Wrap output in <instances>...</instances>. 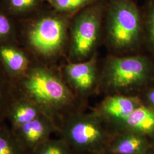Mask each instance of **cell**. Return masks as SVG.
<instances>
[{"mask_svg": "<svg viewBox=\"0 0 154 154\" xmlns=\"http://www.w3.org/2000/svg\"><path fill=\"white\" fill-rule=\"evenodd\" d=\"M21 86L23 97L37 105L54 122L58 131L67 116L78 111L74 109L77 97L72 88L60 77L46 70H34Z\"/></svg>", "mask_w": 154, "mask_h": 154, "instance_id": "cell-1", "label": "cell"}, {"mask_svg": "<svg viewBox=\"0 0 154 154\" xmlns=\"http://www.w3.org/2000/svg\"><path fill=\"white\" fill-rule=\"evenodd\" d=\"M154 83V61L142 55L110 57L100 79L109 95H139Z\"/></svg>", "mask_w": 154, "mask_h": 154, "instance_id": "cell-2", "label": "cell"}, {"mask_svg": "<svg viewBox=\"0 0 154 154\" xmlns=\"http://www.w3.org/2000/svg\"><path fill=\"white\" fill-rule=\"evenodd\" d=\"M58 133L74 153L89 154H105L113 136L94 111H78L67 116Z\"/></svg>", "mask_w": 154, "mask_h": 154, "instance_id": "cell-3", "label": "cell"}, {"mask_svg": "<svg viewBox=\"0 0 154 154\" xmlns=\"http://www.w3.org/2000/svg\"><path fill=\"white\" fill-rule=\"evenodd\" d=\"M106 16V37L112 49L132 50L144 41L143 15L132 0H111Z\"/></svg>", "mask_w": 154, "mask_h": 154, "instance_id": "cell-4", "label": "cell"}, {"mask_svg": "<svg viewBox=\"0 0 154 154\" xmlns=\"http://www.w3.org/2000/svg\"><path fill=\"white\" fill-rule=\"evenodd\" d=\"M103 5L95 2L82 9L72 28V53L79 61L86 60L93 51L99 40Z\"/></svg>", "mask_w": 154, "mask_h": 154, "instance_id": "cell-5", "label": "cell"}, {"mask_svg": "<svg viewBox=\"0 0 154 154\" xmlns=\"http://www.w3.org/2000/svg\"><path fill=\"white\" fill-rule=\"evenodd\" d=\"M65 22L57 17H47L37 22L29 34V41L39 53L54 55L62 48L66 39Z\"/></svg>", "mask_w": 154, "mask_h": 154, "instance_id": "cell-6", "label": "cell"}, {"mask_svg": "<svg viewBox=\"0 0 154 154\" xmlns=\"http://www.w3.org/2000/svg\"><path fill=\"white\" fill-rule=\"evenodd\" d=\"M142 103L139 95L110 94L94 111L111 132L115 127L124 121Z\"/></svg>", "mask_w": 154, "mask_h": 154, "instance_id": "cell-7", "label": "cell"}, {"mask_svg": "<svg viewBox=\"0 0 154 154\" xmlns=\"http://www.w3.org/2000/svg\"><path fill=\"white\" fill-rule=\"evenodd\" d=\"M65 72L68 85L77 98L88 97L100 86L95 55L88 60L69 64Z\"/></svg>", "mask_w": 154, "mask_h": 154, "instance_id": "cell-8", "label": "cell"}, {"mask_svg": "<svg viewBox=\"0 0 154 154\" xmlns=\"http://www.w3.org/2000/svg\"><path fill=\"white\" fill-rule=\"evenodd\" d=\"M13 131L22 149L26 154H31L58 129L49 118L42 115Z\"/></svg>", "mask_w": 154, "mask_h": 154, "instance_id": "cell-9", "label": "cell"}, {"mask_svg": "<svg viewBox=\"0 0 154 154\" xmlns=\"http://www.w3.org/2000/svg\"><path fill=\"white\" fill-rule=\"evenodd\" d=\"M122 132H132L142 135L154 143V111L142 103L126 119L112 130L114 135Z\"/></svg>", "mask_w": 154, "mask_h": 154, "instance_id": "cell-10", "label": "cell"}, {"mask_svg": "<svg viewBox=\"0 0 154 154\" xmlns=\"http://www.w3.org/2000/svg\"><path fill=\"white\" fill-rule=\"evenodd\" d=\"M154 147V143L142 135L122 132L113 135L105 154H144Z\"/></svg>", "mask_w": 154, "mask_h": 154, "instance_id": "cell-11", "label": "cell"}, {"mask_svg": "<svg viewBox=\"0 0 154 154\" xmlns=\"http://www.w3.org/2000/svg\"><path fill=\"white\" fill-rule=\"evenodd\" d=\"M44 115L38 107L30 100L22 97L9 105L6 114L13 130L33 121Z\"/></svg>", "mask_w": 154, "mask_h": 154, "instance_id": "cell-12", "label": "cell"}, {"mask_svg": "<svg viewBox=\"0 0 154 154\" xmlns=\"http://www.w3.org/2000/svg\"><path fill=\"white\" fill-rule=\"evenodd\" d=\"M0 154H27L18 142L12 128L0 123Z\"/></svg>", "mask_w": 154, "mask_h": 154, "instance_id": "cell-13", "label": "cell"}, {"mask_svg": "<svg viewBox=\"0 0 154 154\" xmlns=\"http://www.w3.org/2000/svg\"><path fill=\"white\" fill-rule=\"evenodd\" d=\"M0 55L9 69L15 73L23 72L26 67L28 61L21 52L14 48L2 47Z\"/></svg>", "mask_w": 154, "mask_h": 154, "instance_id": "cell-14", "label": "cell"}, {"mask_svg": "<svg viewBox=\"0 0 154 154\" xmlns=\"http://www.w3.org/2000/svg\"><path fill=\"white\" fill-rule=\"evenodd\" d=\"M144 39L154 55V0H148L143 15Z\"/></svg>", "mask_w": 154, "mask_h": 154, "instance_id": "cell-15", "label": "cell"}, {"mask_svg": "<svg viewBox=\"0 0 154 154\" xmlns=\"http://www.w3.org/2000/svg\"><path fill=\"white\" fill-rule=\"evenodd\" d=\"M31 154H74V152L62 138H50L41 144Z\"/></svg>", "mask_w": 154, "mask_h": 154, "instance_id": "cell-16", "label": "cell"}, {"mask_svg": "<svg viewBox=\"0 0 154 154\" xmlns=\"http://www.w3.org/2000/svg\"><path fill=\"white\" fill-rule=\"evenodd\" d=\"M98 0H53L55 8L61 11H75L83 9Z\"/></svg>", "mask_w": 154, "mask_h": 154, "instance_id": "cell-17", "label": "cell"}, {"mask_svg": "<svg viewBox=\"0 0 154 154\" xmlns=\"http://www.w3.org/2000/svg\"><path fill=\"white\" fill-rule=\"evenodd\" d=\"M143 103L154 111V83L139 94Z\"/></svg>", "mask_w": 154, "mask_h": 154, "instance_id": "cell-18", "label": "cell"}, {"mask_svg": "<svg viewBox=\"0 0 154 154\" xmlns=\"http://www.w3.org/2000/svg\"><path fill=\"white\" fill-rule=\"evenodd\" d=\"M35 0H11V6L17 9H25L34 5Z\"/></svg>", "mask_w": 154, "mask_h": 154, "instance_id": "cell-19", "label": "cell"}, {"mask_svg": "<svg viewBox=\"0 0 154 154\" xmlns=\"http://www.w3.org/2000/svg\"><path fill=\"white\" fill-rule=\"evenodd\" d=\"M11 31V24L5 16L0 14V38L4 37Z\"/></svg>", "mask_w": 154, "mask_h": 154, "instance_id": "cell-20", "label": "cell"}, {"mask_svg": "<svg viewBox=\"0 0 154 154\" xmlns=\"http://www.w3.org/2000/svg\"><path fill=\"white\" fill-rule=\"evenodd\" d=\"M4 94L2 85L0 83V123L4 122V119L6 118V114L8 109V107L6 106L4 102Z\"/></svg>", "mask_w": 154, "mask_h": 154, "instance_id": "cell-21", "label": "cell"}, {"mask_svg": "<svg viewBox=\"0 0 154 154\" xmlns=\"http://www.w3.org/2000/svg\"><path fill=\"white\" fill-rule=\"evenodd\" d=\"M144 154H154V147L150 149L146 153Z\"/></svg>", "mask_w": 154, "mask_h": 154, "instance_id": "cell-22", "label": "cell"}, {"mask_svg": "<svg viewBox=\"0 0 154 154\" xmlns=\"http://www.w3.org/2000/svg\"><path fill=\"white\" fill-rule=\"evenodd\" d=\"M74 154H85V153H74Z\"/></svg>", "mask_w": 154, "mask_h": 154, "instance_id": "cell-23", "label": "cell"}, {"mask_svg": "<svg viewBox=\"0 0 154 154\" xmlns=\"http://www.w3.org/2000/svg\"><path fill=\"white\" fill-rule=\"evenodd\" d=\"M47 1H50V2H53V0H47Z\"/></svg>", "mask_w": 154, "mask_h": 154, "instance_id": "cell-24", "label": "cell"}]
</instances>
